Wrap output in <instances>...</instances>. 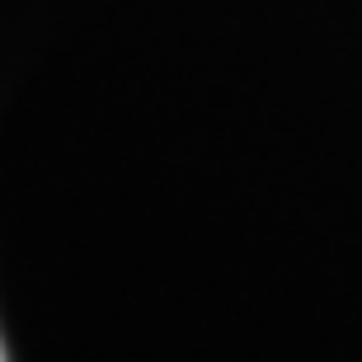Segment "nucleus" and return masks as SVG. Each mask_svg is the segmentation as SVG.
<instances>
[{"label": "nucleus", "mask_w": 362, "mask_h": 362, "mask_svg": "<svg viewBox=\"0 0 362 362\" xmlns=\"http://www.w3.org/2000/svg\"><path fill=\"white\" fill-rule=\"evenodd\" d=\"M0 362H10V358H5V344H0Z\"/></svg>", "instance_id": "1"}]
</instances>
